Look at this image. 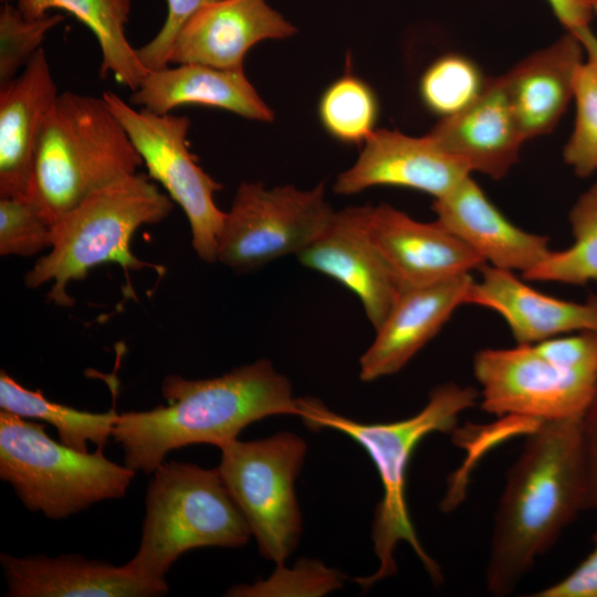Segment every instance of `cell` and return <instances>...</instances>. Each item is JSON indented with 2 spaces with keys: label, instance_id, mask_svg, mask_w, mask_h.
<instances>
[{
  "label": "cell",
  "instance_id": "cell-1",
  "mask_svg": "<svg viewBox=\"0 0 597 597\" xmlns=\"http://www.w3.org/2000/svg\"><path fill=\"white\" fill-rule=\"evenodd\" d=\"M167 401L145 411L118 415L112 438L124 451L125 465L153 473L176 449L207 443L220 447L254 421L301 415L290 380L268 359L213 378H164Z\"/></svg>",
  "mask_w": 597,
  "mask_h": 597
},
{
  "label": "cell",
  "instance_id": "cell-2",
  "mask_svg": "<svg viewBox=\"0 0 597 597\" xmlns=\"http://www.w3.org/2000/svg\"><path fill=\"white\" fill-rule=\"evenodd\" d=\"M582 415L542 421L528 432L507 474L485 570L486 589L494 596L512 593L584 511Z\"/></svg>",
  "mask_w": 597,
  "mask_h": 597
},
{
  "label": "cell",
  "instance_id": "cell-3",
  "mask_svg": "<svg viewBox=\"0 0 597 597\" xmlns=\"http://www.w3.org/2000/svg\"><path fill=\"white\" fill-rule=\"evenodd\" d=\"M479 396L471 386L446 383L430 391L418 413L385 423L358 422L331 411L315 398H298L300 417L307 428L334 429L352 438L367 452L380 478L383 498L376 506L371 531L379 567L369 576L354 578L364 589L397 572L394 551L401 541L412 547L433 583L442 580L440 566L422 547L409 516L407 470L419 442L433 432L453 431L459 415L473 407Z\"/></svg>",
  "mask_w": 597,
  "mask_h": 597
},
{
  "label": "cell",
  "instance_id": "cell-4",
  "mask_svg": "<svg viewBox=\"0 0 597 597\" xmlns=\"http://www.w3.org/2000/svg\"><path fill=\"white\" fill-rule=\"evenodd\" d=\"M143 160L104 97L60 93L36 147L27 198L54 227Z\"/></svg>",
  "mask_w": 597,
  "mask_h": 597
},
{
  "label": "cell",
  "instance_id": "cell-5",
  "mask_svg": "<svg viewBox=\"0 0 597 597\" xmlns=\"http://www.w3.org/2000/svg\"><path fill=\"white\" fill-rule=\"evenodd\" d=\"M172 208L170 197L138 171L100 188L53 227L50 251L27 272L25 285L51 283L48 300L69 307L74 304L70 283L97 265L116 263L124 271L156 268L133 254L130 240L139 227L163 221Z\"/></svg>",
  "mask_w": 597,
  "mask_h": 597
},
{
  "label": "cell",
  "instance_id": "cell-6",
  "mask_svg": "<svg viewBox=\"0 0 597 597\" xmlns=\"http://www.w3.org/2000/svg\"><path fill=\"white\" fill-rule=\"evenodd\" d=\"M153 473L140 544L125 564L135 576L165 582L171 565L190 549L235 548L248 543L250 527L218 468L171 461Z\"/></svg>",
  "mask_w": 597,
  "mask_h": 597
},
{
  "label": "cell",
  "instance_id": "cell-7",
  "mask_svg": "<svg viewBox=\"0 0 597 597\" xmlns=\"http://www.w3.org/2000/svg\"><path fill=\"white\" fill-rule=\"evenodd\" d=\"M135 473L107 459L101 447L94 453L71 449L48 436L42 423L0 411V478L32 512L62 520L119 499Z\"/></svg>",
  "mask_w": 597,
  "mask_h": 597
},
{
  "label": "cell",
  "instance_id": "cell-8",
  "mask_svg": "<svg viewBox=\"0 0 597 597\" xmlns=\"http://www.w3.org/2000/svg\"><path fill=\"white\" fill-rule=\"evenodd\" d=\"M220 475L255 537L260 554L283 565L298 544L302 519L294 491L307 444L293 432L219 447Z\"/></svg>",
  "mask_w": 597,
  "mask_h": 597
},
{
  "label": "cell",
  "instance_id": "cell-9",
  "mask_svg": "<svg viewBox=\"0 0 597 597\" xmlns=\"http://www.w3.org/2000/svg\"><path fill=\"white\" fill-rule=\"evenodd\" d=\"M334 210L324 184L303 190L292 185L268 189L243 181L226 212L217 261L248 271L287 254H298L326 228Z\"/></svg>",
  "mask_w": 597,
  "mask_h": 597
},
{
  "label": "cell",
  "instance_id": "cell-10",
  "mask_svg": "<svg viewBox=\"0 0 597 597\" xmlns=\"http://www.w3.org/2000/svg\"><path fill=\"white\" fill-rule=\"evenodd\" d=\"M102 96L126 130L148 176L159 182L186 213L197 255L205 262H216L226 212L216 206L213 195L221 185L196 163L189 150L190 119L136 109L111 91Z\"/></svg>",
  "mask_w": 597,
  "mask_h": 597
},
{
  "label": "cell",
  "instance_id": "cell-11",
  "mask_svg": "<svg viewBox=\"0 0 597 597\" xmlns=\"http://www.w3.org/2000/svg\"><path fill=\"white\" fill-rule=\"evenodd\" d=\"M473 373L481 409L498 417L542 422L580 416L597 389V374L558 366L533 344L481 349Z\"/></svg>",
  "mask_w": 597,
  "mask_h": 597
},
{
  "label": "cell",
  "instance_id": "cell-12",
  "mask_svg": "<svg viewBox=\"0 0 597 597\" xmlns=\"http://www.w3.org/2000/svg\"><path fill=\"white\" fill-rule=\"evenodd\" d=\"M471 172L462 159L444 150L429 134L412 137L397 130L376 129L364 142L355 164L338 175L334 190L354 195L374 186H395L438 199Z\"/></svg>",
  "mask_w": 597,
  "mask_h": 597
},
{
  "label": "cell",
  "instance_id": "cell-13",
  "mask_svg": "<svg viewBox=\"0 0 597 597\" xmlns=\"http://www.w3.org/2000/svg\"><path fill=\"white\" fill-rule=\"evenodd\" d=\"M367 233L404 289L468 274L484 260L437 220L420 222L389 205L363 206Z\"/></svg>",
  "mask_w": 597,
  "mask_h": 597
},
{
  "label": "cell",
  "instance_id": "cell-14",
  "mask_svg": "<svg viewBox=\"0 0 597 597\" xmlns=\"http://www.w3.org/2000/svg\"><path fill=\"white\" fill-rule=\"evenodd\" d=\"M297 258L353 291L375 329L405 290L370 240L363 206L334 211L323 232Z\"/></svg>",
  "mask_w": 597,
  "mask_h": 597
},
{
  "label": "cell",
  "instance_id": "cell-15",
  "mask_svg": "<svg viewBox=\"0 0 597 597\" xmlns=\"http://www.w3.org/2000/svg\"><path fill=\"white\" fill-rule=\"evenodd\" d=\"M294 33L296 28L266 0H217L200 8L181 28L169 64L243 70L244 56L253 45Z\"/></svg>",
  "mask_w": 597,
  "mask_h": 597
},
{
  "label": "cell",
  "instance_id": "cell-16",
  "mask_svg": "<svg viewBox=\"0 0 597 597\" xmlns=\"http://www.w3.org/2000/svg\"><path fill=\"white\" fill-rule=\"evenodd\" d=\"M470 273L405 289L359 359V378L373 381L398 373L461 305L468 304Z\"/></svg>",
  "mask_w": 597,
  "mask_h": 597
},
{
  "label": "cell",
  "instance_id": "cell-17",
  "mask_svg": "<svg viewBox=\"0 0 597 597\" xmlns=\"http://www.w3.org/2000/svg\"><path fill=\"white\" fill-rule=\"evenodd\" d=\"M59 94L42 48L0 86V198L27 196L40 136Z\"/></svg>",
  "mask_w": 597,
  "mask_h": 597
},
{
  "label": "cell",
  "instance_id": "cell-18",
  "mask_svg": "<svg viewBox=\"0 0 597 597\" xmlns=\"http://www.w3.org/2000/svg\"><path fill=\"white\" fill-rule=\"evenodd\" d=\"M432 209L442 227L496 269L524 274L552 251L547 237L524 231L504 217L471 175L434 199Z\"/></svg>",
  "mask_w": 597,
  "mask_h": 597
},
{
  "label": "cell",
  "instance_id": "cell-19",
  "mask_svg": "<svg viewBox=\"0 0 597 597\" xmlns=\"http://www.w3.org/2000/svg\"><path fill=\"white\" fill-rule=\"evenodd\" d=\"M8 597H151L165 595V582L135 576L115 566L76 554L55 557L0 555Z\"/></svg>",
  "mask_w": 597,
  "mask_h": 597
},
{
  "label": "cell",
  "instance_id": "cell-20",
  "mask_svg": "<svg viewBox=\"0 0 597 597\" xmlns=\"http://www.w3.org/2000/svg\"><path fill=\"white\" fill-rule=\"evenodd\" d=\"M473 281L468 304L502 316L517 344H536L575 332L597 331V295L573 302L541 293L513 272L484 263Z\"/></svg>",
  "mask_w": 597,
  "mask_h": 597
},
{
  "label": "cell",
  "instance_id": "cell-21",
  "mask_svg": "<svg viewBox=\"0 0 597 597\" xmlns=\"http://www.w3.org/2000/svg\"><path fill=\"white\" fill-rule=\"evenodd\" d=\"M429 135L471 169L503 178L517 161L525 142L502 76L488 78L478 98L465 109L441 118Z\"/></svg>",
  "mask_w": 597,
  "mask_h": 597
},
{
  "label": "cell",
  "instance_id": "cell-22",
  "mask_svg": "<svg viewBox=\"0 0 597 597\" xmlns=\"http://www.w3.org/2000/svg\"><path fill=\"white\" fill-rule=\"evenodd\" d=\"M584 53L579 39L566 31L551 45L535 51L501 75L525 140L555 128L574 98Z\"/></svg>",
  "mask_w": 597,
  "mask_h": 597
},
{
  "label": "cell",
  "instance_id": "cell-23",
  "mask_svg": "<svg viewBox=\"0 0 597 597\" xmlns=\"http://www.w3.org/2000/svg\"><path fill=\"white\" fill-rule=\"evenodd\" d=\"M130 101L156 114L186 105L217 107L241 117L271 122L272 109L259 96L243 70L182 63L149 71Z\"/></svg>",
  "mask_w": 597,
  "mask_h": 597
},
{
  "label": "cell",
  "instance_id": "cell-24",
  "mask_svg": "<svg viewBox=\"0 0 597 597\" xmlns=\"http://www.w3.org/2000/svg\"><path fill=\"white\" fill-rule=\"evenodd\" d=\"M17 7L28 18L45 15L51 9L73 14L97 40L102 77L111 74L119 84L135 91L148 73L125 34L130 0H18Z\"/></svg>",
  "mask_w": 597,
  "mask_h": 597
},
{
  "label": "cell",
  "instance_id": "cell-25",
  "mask_svg": "<svg viewBox=\"0 0 597 597\" xmlns=\"http://www.w3.org/2000/svg\"><path fill=\"white\" fill-rule=\"evenodd\" d=\"M0 408L52 425L60 442L81 452H88V442L104 448L118 418L114 407L106 412H90L53 402L40 389L25 388L6 370L0 373Z\"/></svg>",
  "mask_w": 597,
  "mask_h": 597
},
{
  "label": "cell",
  "instance_id": "cell-26",
  "mask_svg": "<svg viewBox=\"0 0 597 597\" xmlns=\"http://www.w3.org/2000/svg\"><path fill=\"white\" fill-rule=\"evenodd\" d=\"M378 112L375 92L353 74L334 81L318 103L323 127L343 143H364L376 130Z\"/></svg>",
  "mask_w": 597,
  "mask_h": 597
},
{
  "label": "cell",
  "instance_id": "cell-27",
  "mask_svg": "<svg viewBox=\"0 0 597 597\" xmlns=\"http://www.w3.org/2000/svg\"><path fill=\"white\" fill-rule=\"evenodd\" d=\"M485 82L473 61L450 53L427 67L420 78L419 91L423 104L443 118L471 105L483 91Z\"/></svg>",
  "mask_w": 597,
  "mask_h": 597
},
{
  "label": "cell",
  "instance_id": "cell-28",
  "mask_svg": "<svg viewBox=\"0 0 597 597\" xmlns=\"http://www.w3.org/2000/svg\"><path fill=\"white\" fill-rule=\"evenodd\" d=\"M575 242L563 251H551L523 274L527 281L586 284L597 281V212L569 213Z\"/></svg>",
  "mask_w": 597,
  "mask_h": 597
},
{
  "label": "cell",
  "instance_id": "cell-29",
  "mask_svg": "<svg viewBox=\"0 0 597 597\" xmlns=\"http://www.w3.org/2000/svg\"><path fill=\"white\" fill-rule=\"evenodd\" d=\"M574 98L576 118L564 148V160L576 175L587 177L597 170V62L587 57L580 65Z\"/></svg>",
  "mask_w": 597,
  "mask_h": 597
},
{
  "label": "cell",
  "instance_id": "cell-30",
  "mask_svg": "<svg viewBox=\"0 0 597 597\" xmlns=\"http://www.w3.org/2000/svg\"><path fill=\"white\" fill-rule=\"evenodd\" d=\"M63 20L60 13L28 18L18 7L4 2L0 10V86L19 74L41 49L45 34Z\"/></svg>",
  "mask_w": 597,
  "mask_h": 597
},
{
  "label": "cell",
  "instance_id": "cell-31",
  "mask_svg": "<svg viewBox=\"0 0 597 597\" xmlns=\"http://www.w3.org/2000/svg\"><path fill=\"white\" fill-rule=\"evenodd\" d=\"M53 227L27 197L0 198V254L31 256L51 248Z\"/></svg>",
  "mask_w": 597,
  "mask_h": 597
},
{
  "label": "cell",
  "instance_id": "cell-32",
  "mask_svg": "<svg viewBox=\"0 0 597 597\" xmlns=\"http://www.w3.org/2000/svg\"><path fill=\"white\" fill-rule=\"evenodd\" d=\"M273 575L250 585L233 586L227 596H322L342 586L344 575L325 567L314 559H301L295 567L287 569L276 565Z\"/></svg>",
  "mask_w": 597,
  "mask_h": 597
},
{
  "label": "cell",
  "instance_id": "cell-33",
  "mask_svg": "<svg viewBox=\"0 0 597 597\" xmlns=\"http://www.w3.org/2000/svg\"><path fill=\"white\" fill-rule=\"evenodd\" d=\"M167 17L158 33L136 49L137 57L149 71L169 65V55L176 36L185 23L203 6L217 0H166Z\"/></svg>",
  "mask_w": 597,
  "mask_h": 597
},
{
  "label": "cell",
  "instance_id": "cell-34",
  "mask_svg": "<svg viewBox=\"0 0 597 597\" xmlns=\"http://www.w3.org/2000/svg\"><path fill=\"white\" fill-rule=\"evenodd\" d=\"M584 511L597 510V389L580 417Z\"/></svg>",
  "mask_w": 597,
  "mask_h": 597
},
{
  "label": "cell",
  "instance_id": "cell-35",
  "mask_svg": "<svg viewBox=\"0 0 597 597\" xmlns=\"http://www.w3.org/2000/svg\"><path fill=\"white\" fill-rule=\"evenodd\" d=\"M594 548L567 576L533 594L535 597H597V532Z\"/></svg>",
  "mask_w": 597,
  "mask_h": 597
},
{
  "label": "cell",
  "instance_id": "cell-36",
  "mask_svg": "<svg viewBox=\"0 0 597 597\" xmlns=\"http://www.w3.org/2000/svg\"><path fill=\"white\" fill-rule=\"evenodd\" d=\"M566 31L575 33L589 28L594 11L586 0H546Z\"/></svg>",
  "mask_w": 597,
  "mask_h": 597
},
{
  "label": "cell",
  "instance_id": "cell-37",
  "mask_svg": "<svg viewBox=\"0 0 597 597\" xmlns=\"http://www.w3.org/2000/svg\"><path fill=\"white\" fill-rule=\"evenodd\" d=\"M594 212H597V181L578 198L570 211L575 214Z\"/></svg>",
  "mask_w": 597,
  "mask_h": 597
},
{
  "label": "cell",
  "instance_id": "cell-38",
  "mask_svg": "<svg viewBox=\"0 0 597 597\" xmlns=\"http://www.w3.org/2000/svg\"><path fill=\"white\" fill-rule=\"evenodd\" d=\"M574 34L579 39L586 56L597 62V36L590 28L582 29Z\"/></svg>",
  "mask_w": 597,
  "mask_h": 597
},
{
  "label": "cell",
  "instance_id": "cell-39",
  "mask_svg": "<svg viewBox=\"0 0 597 597\" xmlns=\"http://www.w3.org/2000/svg\"><path fill=\"white\" fill-rule=\"evenodd\" d=\"M595 14H597V0H586Z\"/></svg>",
  "mask_w": 597,
  "mask_h": 597
},
{
  "label": "cell",
  "instance_id": "cell-40",
  "mask_svg": "<svg viewBox=\"0 0 597 597\" xmlns=\"http://www.w3.org/2000/svg\"><path fill=\"white\" fill-rule=\"evenodd\" d=\"M1 1H2V2H3V1H4V2H9L10 0H1Z\"/></svg>",
  "mask_w": 597,
  "mask_h": 597
},
{
  "label": "cell",
  "instance_id": "cell-41",
  "mask_svg": "<svg viewBox=\"0 0 597 597\" xmlns=\"http://www.w3.org/2000/svg\"><path fill=\"white\" fill-rule=\"evenodd\" d=\"M596 333H597V331H596Z\"/></svg>",
  "mask_w": 597,
  "mask_h": 597
}]
</instances>
